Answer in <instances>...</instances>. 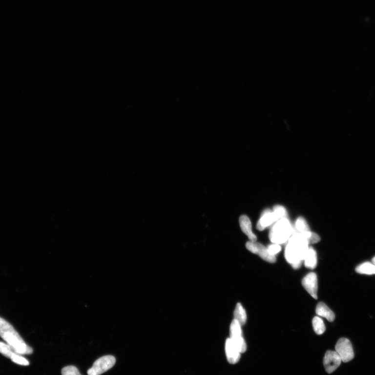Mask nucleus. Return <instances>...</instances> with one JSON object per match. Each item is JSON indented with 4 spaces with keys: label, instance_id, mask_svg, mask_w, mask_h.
Instances as JSON below:
<instances>
[{
    "label": "nucleus",
    "instance_id": "f257e3e1",
    "mask_svg": "<svg viewBox=\"0 0 375 375\" xmlns=\"http://www.w3.org/2000/svg\"><path fill=\"white\" fill-rule=\"evenodd\" d=\"M309 244L303 234L296 232L288 240L285 249V256L287 261L291 264L294 269H298L304 259Z\"/></svg>",
    "mask_w": 375,
    "mask_h": 375
},
{
    "label": "nucleus",
    "instance_id": "f03ea898",
    "mask_svg": "<svg viewBox=\"0 0 375 375\" xmlns=\"http://www.w3.org/2000/svg\"><path fill=\"white\" fill-rule=\"evenodd\" d=\"M0 337L20 355L31 354L33 350L28 346L13 326L0 317Z\"/></svg>",
    "mask_w": 375,
    "mask_h": 375
},
{
    "label": "nucleus",
    "instance_id": "7ed1b4c3",
    "mask_svg": "<svg viewBox=\"0 0 375 375\" xmlns=\"http://www.w3.org/2000/svg\"><path fill=\"white\" fill-rule=\"evenodd\" d=\"M293 231L292 226L287 219L281 218L272 227L270 239L273 244H283L290 239Z\"/></svg>",
    "mask_w": 375,
    "mask_h": 375
},
{
    "label": "nucleus",
    "instance_id": "20e7f679",
    "mask_svg": "<svg viewBox=\"0 0 375 375\" xmlns=\"http://www.w3.org/2000/svg\"><path fill=\"white\" fill-rule=\"evenodd\" d=\"M116 363V358L112 355H105L97 359L91 368L88 370V375H101L110 370Z\"/></svg>",
    "mask_w": 375,
    "mask_h": 375
},
{
    "label": "nucleus",
    "instance_id": "39448f33",
    "mask_svg": "<svg viewBox=\"0 0 375 375\" xmlns=\"http://www.w3.org/2000/svg\"><path fill=\"white\" fill-rule=\"evenodd\" d=\"M241 325L236 319H233L230 325L229 338L234 345L238 348L241 354L245 353L247 350L246 341L242 336Z\"/></svg>",
    "mask_w": 375,
    "mask_h": 375
},
{
    "label": "nucleus",
    "instance_id": "423d86ee",
    "mask_svg": "<svg viewBox=\"0 0 375 375\" xmlns=\"http://www.w3.org/2000/svg\"><path fill=\"white\" fill-rule=\"evenodd\" d=\"M335 349L343 362H348L354 357L353 346L350 341L346 338L340 339L336 344Z\"/></svg>",
    "mask_w": 375,
    "mask_h": 375
},
{
    "label": "nucleus",
    "instance_id": "0eeeda50",
    "mask_svg": "<svg viewBox=\"0 0 375 375\" xmlns=\"http://www.w3.org/2000/svg\"><path fill=\"white\" fill-rule=\"evenodd\" d=\"M247 249L250 252L259 255L263 260L269 263H275L276 261V256L270 254L268 248L256 242L249 241L246 244Z\"/></svg>",
    "mask_w": 375,
    "mask_h": 375
},
{
    "label": "nucleus",
    "instance_id": "6e6552de",
    "mask_svg": "<svg viewBox=\"0 0 375 375\" xmlns=\"http://www.w3.org/2000/svg\"><path fill=\"white\" fill-rule=\"evenodd\" d=\"M342 359L337 352L328 351L324 358V365L326 372L331 374L340 366Z\"/></svg>",
    "mask_w": 375,
    "mask_h": 375
},
{
    "label": "nucleus",
    "instance_id": "1a4fd4ad",
    "mask_svg": "<svg viewBox=\"0 0 375 375\" xmlns=\"http://www.w3.org/2000/svg\"><path fill=\"white\" fill-rule=\"evenodd\" d=\"M302 284L307 292L315 299H317L318 280L315 273L310 272L305 276Z\"/></svg>",
    "mask_w": 375,
    "mask_h": 375
},
{
    "label": "nucleus",
    "instance_id": "9d476101",
    "mask_svg": "<svg viewBox=\"0 0 375 375\" xmlns=\"http://www.w3.org/2000/svg\"><path fill=\"white\" fill-rule=\"evenodd\" d=\"M225 351L227 358L229 363L234 364L239 362L241 353L230 338L226 340Z\"/></svg>",
    "mask_w": 375,
    "mask_h": 375
},
{
    "label": "nucleus",
    "instance_id": "9b49d317",
    "mask_svg": "<svg viewBox=\"0 0 375 375\" xmlns=\"http://www.w3.org/2000/svg\"><path fill=\"white\" fill-rule=\"evenodd\" d=\"M239 223L242 231L248 237L250 241L256 242V236L252 230V224L249 218L246 215H242L239 218Z\"/></svg>",
    "mask_w": 375,
    "mask_h": 375
},
{
    "label": "nucleus",
    "instance_id": "f8f14e48",
    "mask_svg": "<svg viewBox=\"0 0 375 375\" xmlns=\"http://www.w3.org/2000/svg\"><path fill=\"white\" fill-rule=\"evenodd\" d=\"M278 221L277 219L273 212L267 210L262 215L256 226L257 229L262 231L273 223Z\"/></svg>",
    "mask_w": 375,
    "mask_h": 375
},
{
    "label": "nucleus",
    "instance_id": "ddd939ff",
    "mask_svg": "<svg viewBox=\"0 0 375 375\" xmlns=\"http://www.w3.org/2000/svg\"><path fill=\"white\" fill-rule=\"evenodd\" d=\"M305 267L310 270H313L316 267L317 263V253L315 250L310 247L303 260Z\"/></svg>",
    "mask_w": 375,
    "mask_h": 375
},
{
    "label": "nucleus",
    "instance_id": "4468645a",
    "mask_svg": "<svg viewBox=\"0 0 375 375\" xmlns=\"http://www.w3.org/2000/svg\"><path fill=\"white\" fill-rule=\"evenodd\" d=\"M316 312L319 316L325 318L328 321L333 322L334 320V312L323 302H319L317 304Z\"/></svg>",
    "mask_w": 375,
    "mask_h": 375
},
{
    "label": "nucleus",
    "instance_id": "2eb2a0df",
    "mask_svg": "<svg viewBox=\"0 0 375 375\" xmlns=\"http://www.w3.org/2000/svg\"><path fill=\"white\" fill-rule=\"evenodd\" d=\"M234 319L237 320L241 326L244 325L247 322L246 312L240 303L237 304L234 312Z\"/></svg>",
    "mask_w": 375,
    "mask_h": 375
},
{
    "label": "nucleus",
    "instance_id": "dca6fc26",
    "mask_svg": "<svg viewBox=\"0 0 375 375\" xmlns=\"http://www.w3.org/2000/svg\"><path fill=\"white\" fill-rule=\"evenodd\" d=\"M356 271L361 274L375 275V265L373 263L365 262L358 266Z\"/></svg>",
    "mask_w": 375,
    "mask_h": 375
},
{
    "label": "nucleus",
    "instance_id": "f3484780",
    "mask_svg": "<svg viewBox=\"0 0 375 375\" xmlns=\"http://www.w3.org/2000/svg\"><path fill=\"white\" fill-rule=\"evenodd\" d=\"M312 327L317 334H322L326 331V327L323 319L318 316H315L312 321Z\"/></svg>",
    "mask_w": 375,
    "mask_h": 375
},
{
    "label": "nucleus",
    "instance_id": "a211bd4d",
    "mask_svg": "<svg viewBox=\"0 0 375 375\" xmlns=\"http://www.w3.org/2000/svg\"><path fill=\"white\" fill-rule=\"evenodd\" d=\"M0 354L10 359L16 354L14 349L8 344L0 341Z\"/></svg>",
    "mask_w": 375,
    "mask_h": 375
},
{
    "label": "nucleus",
    "instance_id": "6ab92c4d",
    "mask_svg": "<svg viewBox=\"0 0 375 375\" xmlns=\"http://www.w3.org/2000/svg\"><path fill=\"white\" fill-rule=\"evenodd\" d=\"M295 229L298 230V232L310 231L307 222L305 221L304 218L301 217L297 219L295 223Z\"/></svg>",
    "mask_w": 375,
    "mask_h": 375
},
{
    "label": "nucleus",
    "instance_id": "aec40b11",
    "mask_svg": "<svg viewBox=\"0 0 375 375\" xmlns=\"http://www.w3.org/2000/svg\"><path fill=\"white\" fill-rule=\"evenodd\" d=\"M300 233H302L304 237L307 239L309 245L316 244L320 240V238L318 234L314 232H312L310 231H309Z\"/></svg>",
    "mask_w": 375,
    "mask_h": 375
},
{
    "label": "nucleus",
    "instance_id": "412c9836",
    "mask_svg": "<svg viewBox=\"0 0 375 375\" xmlns=\"http://www.w3.org/2000/svg\"><path fill=\"white\" fill-rule=\"evenodd\" d=\"M62 375H82L79 370L74 366H67L61 371Z\"/></svg>",
    "mask_w": 375,
    "mask_h": 375
},
{
    "label": "nucleus",
    "instance_id": "4be33fe9",
    "mask_svg": "<svg viewBox=\"0 0 375 375\" xmlns=\"http://www.w3.org/2000/svg\"><path fill=\"white\" fill-rule=\"evenodd\" d=\"M11 359L13 362L20 365L28 366L30 364L27 359L19 354H15Z\"/></svg>",
    "mask_w": 375,
    "mask_h": 375
},
{
    "label": "nucleus",
    "instance_id": "5701e85b",
    "mask_svg": "<svg viewBox=\"0 0 375 375\" xmlns=\"http://www.w3.org/2000/svg\"><path fill=\"white\" fill-rule=\"evenodd\" d=\"M273 212L275 215L278 221L281 218H285L287 215L286 209L283 207L280 206H275L273 208Z\"/></svg>",
    "mask_w": 375,
    "mask_h": 375
},
{
    "label": "nucleus",
    "instance_id": "b1692460",
    "mask_svg": "<svg viewBox=\"0 0 375 375\" xmlns=\"http://www.w3.org/2000/svg\"><path fill=\"white\" fill-rule=\"evenodd\" d=\"M268 250L269 253L273 256H276L281 251V247L279 244H273L268 246Z\"/></svg>",
    "mask_w": 375,
    "mask_h": 375
},
{
    "label": "nucleus",
    "instance_id": "393cba45",
    "mask_svg": "<svg viewBox=\"0 0 375 375\" xmlns=\"http://www.w3.org/2000/svg\"><path fill=\"white\" fill-rule=\"evenodd\" d=\"M372 263L375 265V256L373 258L372 260Z\"/></svg>",
    "mask_w": 375,
    "mask_h": 375
}]
</instances>
